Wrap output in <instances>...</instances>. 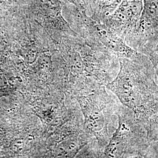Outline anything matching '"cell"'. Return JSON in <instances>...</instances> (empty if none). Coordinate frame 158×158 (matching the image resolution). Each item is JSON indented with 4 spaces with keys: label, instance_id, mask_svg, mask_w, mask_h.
Returning a JSON list of instances; mask_svg holds the SVG:
<instances>
[{
    "label": "cell",
    "instance_id": "cell-8",
    "mask_svg": "<svg viewBox=\"0 0 158 158\" xmlns=\"http://www.w3.org/2000/svg\"><path fill=\"white\" fill-rule=\"evenodd\" d=\"M132 158H147V156H138V157Z\"/></svg>",
    "mask_w": 158,
    "mask_h": 158
},
{
    "label": "cell",
    "instance_id": "cell-1",
    "mask_svg": "<svg viewBox=\"0 0 158 158\" xmlns=\"http://www.w3.org/2000/svg\"><path fill=\"white\" fill-rule=\"evenodd\" d=\"M118 60V73L106 88L132 111L149 141H158V83L152 64L141 53L132 59Z\"/></svg>",
    "mask_w": 158,
    "mask_h": 158
},
{
    "label": "cell",
    "instance_id": "cell-9",
    "mask_svg": "<svg viewBox=\"0 0 158 158\" xmlns=\"http://www.w3.org/2000/svg\"><path fill=\"white\" fill-rule=\"evenodd\" d=\"M0 135H1V133H0Z\"/></svg>",
    "mask_w": 158,
    "mask_h": 158
},
{
    "label": "cell",
    "instance_id": "cell-5",
    "mask_svg": "<svg viewBox=\"0 0 158 158\" xmlns=\"http://www.w3.org/2000/svg\"><path fill=\"white\" fill-rule=\"evenodd\" d=\"M88 142L87 136L80 137L73 142H67L61 144L56 152V158H72Z\"/></svg>",
    "mask_w": 158,
    "mask_h": 158
},
{
    "label": "cell",
    "instance_id": "cell-4",
    "mask_svg": "<svg viewBox=\"0 0 158 158\" xmlns=\"http://www.w3.org/2000/svg\"><path fill=\"white\" fill-rule=\"evenodd\" d=\"M142 10L143 0H123L102 24L120 36L128 45L135 32Z\"/></svg>",
    "mask_w": 158,
    "mask_h": 158
},
{
    "label": "cell",
    "instance_id": "cell-3",
    "mask_svg": "<svg viewBox=\"0 0 158 158\" xmlns=\"http://www.w3.org/2000/svg\"><path fill=\"white\" fill-rule=\"evenodd\" d=\"M151 141L147 131L131 110L121 105L118 126L104 149L106 158L146 156Z\"/></svg>",
    "mask_w": 158,
    "mask_h": 158
},
{
    "label": "cell",
    "instance_id": "cell-7",
    "mask_svg": "<svg viewBox=\"0 0 158 158\" xmlns=\"http://www.w3.org/2000/svg\"><path fill=\"white\" fill-rule=\"evenodd\" d=\"M65 1H68L70 2H72L76 6H82L81 3H80V0H65ZM82 8H83V6H82Z\"/></svg>",
    "mask_w": 158,
    "mask_h": 158
},
{
    "label": "cell",
    "instance_id": "cell-6",
    "mask_svg": "<svg viewBox=\"0 0 158 158\" xmlns=\"http://www.w3.org/2000/svg\"><path fill=\"white\" fill-rule=\"evenodd\" d=\"M148 57H149V60H151V62L152 64L153 67L154 68L155 73L156 75V78H157L158 83V55L155 53H153Z\"/></svg>",
    "mask_w": 158,
    "mask_h": 158
},
{
    "label": "cell",
    "instance_id": "cell-2",
    "mask_svg": "<svg viewBox=\"0 0 158 158\" xmlns=\"http://www.w3.org/2000/svg\"><path fill=\"white\" fill-rule=\"evenodd\" d=\"M87 131L96 138L98 147L105 148L118 126V114L121 103L113 99L104 89L78 98Z\"/></svg>",
    "mask_w": 158,
    "mask_h": 158
}]
</instances>
